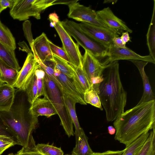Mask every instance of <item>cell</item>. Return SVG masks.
Instances as JSON below:
<instances>
[{
    "label": "cell",
    "mask_w": 155,
    "mask_h": 155,
    "mask_svg": "<svg viewBox=\"0 0 155 155\" xmlns=\"http://www.w3.org/2000/svg\"><path fill=\"white\" fill-rule=\"evenodd\" d=\"M30 105L25 91L17 89L10 110L0 111L1 117L17 144L27 149L36 148L32 133L38 124V117L29 113Z\"/></svg>",
    "instance_id": "1"
},
{
    "label": "cell",
    "mask_w": 155,
    "mask_h": 155,
    "mask_svg": "<svg viewBox=\"0 0 155 155\" xmlns=\"http://www.w3.org/2000/svg\"><path fill=\"white\" fill-rule=\"evenodd\" d=\"M113 124L115 139L127 147L141 135L155 128V99L124 112Z\"/></svg>",
    "instance_id": "2"
},
{
    "label": "cell",
    "mask_w": 155,
    "mask_h": 155,
    "mask_svg": "<svg viewBox=\"0 0 155 155\" xmlns=\"http://www.w3.org/2000/svg\"><path fill=\"white\" fill-rule=\"evenodd\" d=\"M102 76L103 80L99 85L97 94L107 121H112L124 112L127 100V93L120 78L118 61L107 65Z\"/></svg>",
    "instance_id": "3"
},
{
    "label": "cell",
    "mask_w": 155,
    "mask_h": 155,
    "mask_svg": "<svg viewBox=\"0 0 155 155\" xmlns=\"http://www.w3.org/2000/svg\"><path fill=\"white\" fill-rule=\"evenodd\" d=\"M61 23L64 29L74 38L78 45L92 54L104 66V63L107 55L108 47L85 33L79 24L68 19Z\"/></svg>",
    "instance_id": "4"
},
{
    "label": "cell",
    "mask_w": 155,
    "mask_h": 155,
    "mask_svg": "<svg viewBox=\"0 0 155 155\" xmlns=\"http://www.w3.org/2000/svg\"><path fill=\"white\" fill-rule=\"evenodd\" d=\"M44 80L47 93L44 97L50 100L53 104L67 135L69 137L74 136L73 124L62 93L46 73Z\"/></svg>",
    "instance_id": "5"
},
{
    "label": "cell",
    "mask_w": 155,
    "mask_h": 155,
    "mask_svg": "<svg viewBox=\"0 0 155 155\" xmlns=\"http://www.w3.org/2000/svg\"><path fill=\"white\" fill-rule=\"evenodd\" d=\"M56 0H14L10 14L14 19L27 20L30 17L41 18V14L48 7L54 5Z\"/></svg>",
    "instance_id": "6"
},
{
    "label": "cell",
    "mask_w": 155,
    "mask_h": 155,
    "mask_svg": "<svg viewBox=\"0 0 155 155\" xmlns=\"http://www.w3.org/2000/svg\"><path fill=\"white\" fill-rule=\"evenodd\" d=\"M62 44V48L74 68H82L83 56L79 45L73 40L71 36L64 29L59 21L54 27Z\"/></svg>",
    "instance_id": "7"
},
{
    "label": "cell",
    "mask_w": 155,
    "mask_h": 155,
    "mask_svg": "<svg viewBox=\"0 0 155 155\" xmlns=\"http://www.w3.org/2000/svg\"><path fill=\"white\" fill-rule=\"evenodd\" d=\"M78 1H71L68 5L69 9L67 15L68 18L81 22L108 28L100 20L95 10L80 4Z\"/></svg>",
    "instance_id": "8"
},
{
    "label": "cell",
    "mask_w": 155,
    "mask_h": 155,
    "mask_svg": "<svg viewBox=\"0 0 155 155\" xmlns=\"http://www.w3.org/2000/svg\"><path fill=\"white\" fill-rule=\"evenodd\" d=\"M79 25L85 33L108 48L113 45V39L119 36L115 32L107 28L85 22H81Z\"/></svg>",
    "instance_id": "9"
},
{
    "label": "cell",
    "mask_w": 155,
    "mask_h": 155,
    "mask_svg": "<svg viewBox=\"0 0 155 155\" xmlns=\"http://www.w3.org/2000/svg\"><path fill=\"white\" fill-rule=\"evenodd\" d=\"M40 65L31 52L28 54L23 65L19 71L17 80L12 86L25 91Z\"/></svg>",
    "instance_id": "10"
},
{
    "label": "cell",
    "mask_w": 155,
    "mask_h": 155,
    "mask_svg": "<svg viewBox=\"0 0 155 155\" xmlns=\"http://www.w3.org/2000/svg\"><path fill=\"white\" fill-rule=\"evenodd\" d=\"M120 60H140L154 64L155 63V61L149 55L141 56L127 47L125 48H116L112 45L108 48L107 57L104 65H106Z\"/></svg>",
    "instance_id": "11"
},
{
    "label": "cell",
    "mask_w": 155,
    "mask_h": 155,
    "mask_svg": "<svg viewBox=\"0 0 155 155\" xmlns=\"http://www.w3.org/2000/svg\"><path fill=\"white\" fill-rule=\"evenodd\" d=\"M96 13L98 18L104 25L119 35L123 30L130 33L132 32V30L123 21L116 16L109 7L97 11Z\"/></svg>",
    "instance_id": "12"
},
{
    "label": "cell",
    "mask_w": 155,
    "mask_h": 155,
    "mask_svg": "<svg viewBox=\"0 0 155 155\" xmlns=\"http://www.w3.org/2000/svg\"><path fill=\"white\" fill-rule=\"evenodd\" d=\"M107 65H103L92 54L85 50L83 56L82 68L91 87L92 81L95 77L102 75Z\"/></svg>",
    "instance_id": "13"
},
{
    "label": "cell",
    "mask_w": 155,
    "mask_h": 155,
    "mask_svg": "<svg viewBox=\"0 0 155 155\" xmlns=\"http://www.w3.org/2000/svg\"><path fill=\"white\" fill-rule=\"evenodd\" d=\"M54 74L61 84L63 94L76 103L86 105L84 98L81 95L72 80L61 73L55 66Z\"/></svg>",
    "instance_id": "14"
},
{
    "label": "cell",
    "mask_w": 155,
    "mask_h": 155,
    "mask_svg": "<svg viewBox=\"0 0 155 155\" xmlns=\"http://www.w3.org/2000/svg\"><path fill=\"white\" fill-rule=\"evenodd\" d=\"M49 40L42 33L34 39L30 46L35 58L41 61H54L53 55L50 46Z\"/></svg>",
    "instance_id": "15"
},
{
    "label": "cell",
    "mask_w": 155,
    "mask_h": 155,
    "mask_svg": "<svg viewBox=\"0 0 155 155\" xmlns=\"http://www.w3.org/2000/svg\"><path fill=\"white\" fill-rule=\"evenodd\" d=\"M29 113L31 115L37 117L44 116L48 118L57 114L51 102L45 97L36 98L31 105Z\"/></svg>",
    "instance_id": "16"
},
{
    "label": "cell",
    "mask_w": 155,
    "mask_h": 155,
    "mask_svg": "<svg viewBox=\"0 0 155 155\" xmlns=\"http://www.w3.org/2000/svg\"><path fill=\"white\" fill-rule=\"evenodd\" d=\"M137 68L141 76L143 83V92L141 98L137 105L155 99L149 79L144 71V68L148 63V62L140 60H130Z\"/></svg>",
    "instance_id": "17"
},
{
    "label": "cell",
    "mask_w": 155,
    "mask_h": 155,
    "mask_svg": "<svg viewBox=\"0 0 155 155\" xmlns=\"http://www.w3.org/2000/svg\"><path fill=\"white\" fill-rule=\"evenodd\" d=\"M15 88L6 84L0 86V111H8L14 102Z\"/></svg>",
    "instance_id": "18"
},
{
    "label": "cell",
    "mask_w": 155,
    "mask_h": 155,
    "mask_svg": "<svg viewBox=\"0 0 155 155\" xmlns=\"http://www.w3.org/2000/svg\"><path fill=\"white\" fill-rule=\"evenodd\" d=\"M18 72L0 58V78L4 83L13 86L17 80Z\"/></svg>",
    "instance_id": "19"
},
{
    "label": "cell",
    "mask_w": 155,
    "mask_h": 155,
    "mask_svg": "<svg viewBox=\"0 0 155 155\" xmlns=\"http://www.w3.org/2000/svg\"><path fill=\"white\" fill-rule=\"evenodd\" d=\"M0 58L8 65L19 71L20 67L15 50L0 42Z\"/></svg>",
    "instance_id": "20"
},
{
    "label": "cell",
    "mask_w": 155,
    "mask_h": 155,
    "mask_svg": "<svg viewBox=\"0 0 155 155\" xmlns=\"http://www.w3.org/2000/svg\"><path fill=\"white\" fill-rule=\"evenodd\" d=\"M63 95L70 116L75 127V134L76 141L79 138L81 132L83 130L80 125L76 112L75 104L76 103L64 94Z\"/></svg>",
    "instance_id": "21"
},
{
    "label": "cell",
    "mask_w": 155,
    "mask_h": 155,
    "mask_svg": "<svg viewBox=\"0 0 155 155\" xmlns=\"http://www.w3.org/2000/svg\"><path fill=\"white\" fill-rule=\"evenodd\" d=\"M153 11L146 35L147 45L150 55L155 61V0H154Z\"/></svg>",
    "instance_id": "22"
},
{
    "label": "cell",
    "mask_w": 155,
    "mask_h": 155,
    "mask_svg": "<svg viewBox=\"0 0 155 155\" xmlns=\"http://www.w3.org/2000/svg\"><path fill=\"white\" fill-rule=\"evenodd\" d=\"M88 142V138L83 130L79 139L76 141V145L71 155H92L94 153Z\"/></svg>",
    "instance_id": "23"
},
{
    "label": "cell",
    "mask_w": 155,
    "mask_h": 155,
    "mask_svg": "<svg viewBox=\"0 0 155 155\" xmlns=\"http://www.w3.org/2000/svg\"><path fill=\"white\" fill-rule=\"evenodd\" d=\"M53 61L55 67L61 73L71 79L76 76L74 67L65 60L53 54Z\"/></svg>",
    "instance_id": "24"
},
{
    "label": "cell",
    "mask_w": 155,
    "mask_h": 155,
    "mask_svg": "<svg viewBox=\"0 0 155 155\" xmlns=\"http://www.w3.org/2000/svg\"><path fill=\"white\" fill-rule=\"evenodd\" d=\"M134 155H155V128L150 131L143 146Z\"/></svg>",
    "instance_id": "25"
},
{
    "label": "cell",
    "mask_w": 155,
    "mask_h": 155,
    "mask_svg": "<svg viewBox=\"0 0 155 155\" xmlns=\"http://www.w3.org/2000/svg\"><path fill=\"white\" fill-rule=\"evenodd\" d=\"M0 42L14 50L16 48L15 41L9 29L0 20Z\"/></svg>",
    "instance_id": "26"
},
{
    "label": "cell",
    "mask_w": 155,
    "mask_h": 155,
    "mask_svg": "<svg viewBox=\"0 0 155 155\" xmlns=\"http://www.w3.org/2000/svg\"><path fill=\"white\" fill-rule=\"evenodd\" d=\"M150 133H144L124 150L122 155H134L142 147L147 139Z\"/></svg>",
    "instance_id": "27"
},
{
    "label": "cell",
    "mask_w": 155,
    "mask_h": 155,
    "mask_svg": "<svg viewBox=\"0 0 155 155\" xmlns=\"http://www.w3.org/2000/svg\"><path fill=\"white\" fill-rule=\"evenodd\" d=\"M45 74V72L40 65L35 72L38 90L37 98L42 95L45 97L47 95L44 80Z\"/></svg>",
    "instance_id": "28"
},
{
    "label": "cell",
    "mask_w": 155,
    "mask_h": 155,
    "mask_svg": "<svg viewBox=\"0 0 155 155\" xmlns=\"http://www.w3.org/2000/svg\"><path fill=\"white\" fill-rule=\"evenodd\" d=\"M84 100L87 104L88 103L102 110L101 103L97 92L94 90H90L85 92L84 94Z\"/></svg>",
    "instance_id": "29"
},
{
    "label": "cell",
    "mask_w": 155,
    "mask_h": 155,
    "mask_svg": "<svg viewBox=\"0 0 155 155\" xmlns=\"http://www.w3.org/2000/svg\"><path fill=\"white\" fill-rule=\"evenodd\" d=\"M28 101L31 105L37 98L36 78L35 74L25 91Z\"/></svg>",
    "instance_id": "30"
},
{
    "label": "cell",
    "mask_w": 155,
    "mask_h": 155,
    "mask_svg": "<svg viewBox=\"0 0 155 155\" xmlns=\"http://www.w3.org/2000/svg\"><path fill=\"white\" fill-rule=\"evenodd\" d=\"M36 148L40 152L45 155H63L64 153L61 148H58L48 144H38Z\"/></svg>",
    "instance_id": "31"
},
{
    "label": "cell",
    "mask_w": 155,
    "mask_h": 155,
    "mask_svg": "<svg viewBox=\"0 0 155 155\" xmlns=\"http://www.w3.org/2000/svg\"><path fill=\"white\" fill-rule=\"evenodd\" d=\"M75 72L80 86L84 92L91 90L89 81L84 74L82 68H74Z\"/></svg>",
    "instance_id": "32"
},
{
    "label": "cell",
    "mask_w": 155,
    "mask_h": 155,
    "mask_svg": "<svg viewBox=\"0 0 155 155\" xmlns=\"http://www.w3.org/2000/svg\"><path fill=\"white\" fill-rule=\"evenodd\" d=\"M49 42L51 51L53 54L71 64L69 58L62 48L56 46L49 40Z\"/></svg>",
    "instance_id": "33"
},
{
    "label": "cell",
    "mask_w": 155,
    "mask_h": 155,
    "mask_svg": "<svg viewBox=\"0 0 155 155\" xmlns=\"http://www.w3.org/2000/svg\"><path fill=\"white\" fill-rule=\"evenodd\" d=\"M17 144V142L12 137L4 135H0V148L6 150Z\"/></svg>",
    "instance_id": "34"
},
{
    "label": "cell",
    "mask_w": 155,
    "mask_h": 155,
    "mask_svg": "<svg viewBox=\"0 0 155 155\" xmlns=\"http://www.w3.org/2000/svg\"><path fill=\"white\" fill-rule=\"evenodd\" d=\"M23 25L25 35L30 46L34 40L31 32V23L29 21L27 20L23 23Z\"/></svg>",
    "instance_id": "35"
},
{
    "label": "cell",
    "mask_w": 155,
    "mask_h": 155,
    "mask_svg": "<svg viewBox=\"0 0 155 155\" xmlns=\"http://www.w3.org/2000/svg\"><path fill=\"white\" fill-rule=\"evenodd\" d=\"M16 155H45L39 152L36 148L27 149L23 147L19 150Z\"/></svg>",
    "instance_id": "36"
},
{
    "label": "cell",
    "mask_w": 155,
    "mask_h": 155,
    "mask_svg": "<svg viewBox=\"0 0 155 155\" xmlns=\"http://www.w3.org/2000/svg\"><path fill=\"white\" fill-rule=\"evenodd\" d=\"M0 135H7L15 139L8 127L5 124L0 115Z\"/></svg>",
    "instance_id": "37"
},
{
    "label": "cell",
    "mask_w": 155,
    "mask_h": 155,
    "mask_svg": "<svg viewBox=\"0 0 155 155\" xmlns=\"http://www.w3.org/2000/svg\"><path fill=\"white\" fill-rule=\"evenodd\" d=\"M49 19L50 22V26L54 27L56 24L59 21V17L55 12L50 14L49 15Z\"/></svg>",
    "instance_id": "38"
},
{
    "label": "cell",
    "mask_w": 155,
    "mask_h": 155,
    "mask_svg": "<svg viewBox=\"0 0 155 155\" xmlns=\"http://www.w3.org/2000/svg\"><path fill=\"white\" fill-rule=\"evenodd\" d=\"M124 150L111 151L108 150L102 153H94L92 155H122Z\"/></svg>",
    "instance_id": "39"
},
{
    "label": "cell",
    "mask_w": 155,
    "mask_h": 155,
    "mask_svg": "<svg viewBox=\"0 0 155 155\" xmlns=\"http://www.w3.org/2000/svg\"><path fill=\"white\" fill-rule=\"evenodd\" d=\"M113 46L116 48H125L126 45L124 44L122 40L120 37H114L113 40Z\"/></svg>",
    "instance_id": "40"
},
{
    "label": "cell",
    "mask_w": 155,
    "mask_h": 155,
    "mask_svg": "<svg viewBox=\"0 0 155 155\" xmlns=\"http://www.w3.org/2000/svg\"><path fill=\"white\" fill-rule=\"evenodd\" d=\"M14 0H0V3L5 9L7 8H10L12 6Z\"/></svg>",
    "instance_id": "41"
},
{
    "label": "cell",
    "mask_w": 155,
    "mask_h": 155,
    "mask_svg": "<svg viewBox=\"0 0 155 155\" xmlns=\"http://www.w3.org/2000/svg\"><path fill=\"white\" fill-rule=\"evenodd\" d=\"M120 37L123 43L125 45L128 42L131 41L128 31L122 32Z\"/></svg>",
    "instance_id": "42"
},
{
    "label": "cell",
    "mask_w": 155,
    "mask_h": 155,
    "mask_svg": "<svg viewBox=\"0 0 155 155\" xmlns=\"http://www.w3.org/2000/svg\"><path fill=\"white\" fill-rule=\"evenodd\" d=\"M108 133L110 135H113L116 133V129L112 126H109L107 128Z\"/></svg>",
    "instance_id": "43"
},
{
    "label": "cell",
    "mask_w": 155,
    "mask_h": 155,
    "mask_svg": "<svg viewBox=\"0 0 155 155\" xmlns=\"http://www.w3.org/2000/svg\"><path fill=\"white\" fill-rule=\"evenodd\" d=\"M117 0H105L104 2V3H112L113 4L116 3Z\"/></svg>",
    "instance_id": "44"
},
{
    "label": "cell",
    "mask_w": 155,
    "mask_h": 155,
    "mask_svg": "<svg viewBox=\"0 0 155 155\" xmlns=\"http://www.w3.org/2000/svg\"><path fill=\"white\" fill-rule=\"evenodd\" d=\"M5 150L4 149L0 148V155H1Z\"/></svg>",
    "instance_id": "45"
},
{
    "label": "cell",
    "mask_w": 155,
    "mask_h": 155,
    "mask_svg": "<svg viewBox=\"0 0 155 155\" xmlns=\"http://www.w3.org/2000/svg\"><path fill=\"white\" fill-rule=\"evenodd\" d=\"M4 10H5V9L2 8L0 3V14L1 12Z\"/></svg>",
    "instance_id": "46"
},
{
    "label": "cell",
    "mask_w": 155,
    "mask_h": 155,
    "mask_svg": "<svg viewBox=\"0 0 155 155\" xmlns=\"http://www.w3.org/2000/svg\"><path fill=\"white\" fill-rule=\"evenodd\" d=\"M4 83L0 78V86L4 84Z\"/></svg>",
    "instance_id": "47"
},
{
    "label": "cell",
    "mask_w": 155,
    "mask_h": 155,
    "mask_svg": "<svg viewBox=\"0 0 155 155\" xmlns=\"http://www.w3.org/2000/svg\"><path fill=\"white\" fill-rule=\"evenodd\" d=\"M8 155H16V154L15 155H14L12 153H10V154H8Z\"/></svg>",
    "instance_id": "48"
},
{
    "label": "cell",
    "mask_w": 155,
    "mask_h": 155,
    "mask_svg": "<svg viewBox=\"0 0 155 155\" xmlns=\"http://www.w3.org/2000/svg\"></svg>",
    "instance_id": "49"
}]
</instances>
